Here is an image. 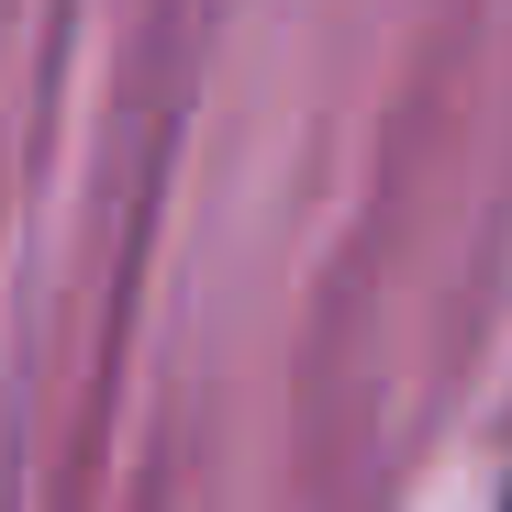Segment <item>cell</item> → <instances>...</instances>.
Masks as SVG:
<instances>
[{
	"instance_id": "1",
	"label": "cell",
	"mask_w": 512,
	"mask_h": 512,
	"mask_svg": "<svg viewBox=\"0 0 512 512\" xmlns=\"http://www.w3.org/2000/svg\"><path fill=\"white\" fill-rule=\"evenodd\" d=\"M501 512H512V501H501Z\"/></svg>"
}]
</instances>
